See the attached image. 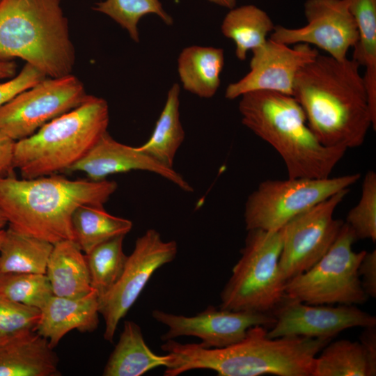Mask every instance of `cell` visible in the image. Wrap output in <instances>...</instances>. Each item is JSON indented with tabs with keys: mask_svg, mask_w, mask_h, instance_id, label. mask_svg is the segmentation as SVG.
I'll list each match as a JSON object with an SVG mask.
<instances>
[{
	"mask_svg": "<svg viewBox=\"0 0 376 376\" xmlns=\"http://www.w3.org/2000/svg\"><path fill=\"white\" fill-rule=\"evenodd\" d=\"M4 231H5V230H3V229L0 230V245H1V243L3 237Z\"/></svg>",
	"mask_w": 376,
	"mask_h": 376,
	"instance_id": "cell-42",
	"label": "cell"
},
{
	"mask_svg": "<svg viewBox=\"0 0 376 376\" xmlns=\"http://www.w3.org/2000/svg\"><path fill=\"white\" fill-rule=\"evenodd\" d=\"M45 274L56 296L78 297L93 290L85 254L73 240L54 244Z\"/></svg>",
	"mask_w": 376,
	"mask_h": 376,
	"instance_id": "cell-20",
	"label": "cell"
},
{
	"mask_svg": "<svg viewBox=\"0 0 376 376\" xmlns=\"http://www.w3.org/2000/svg\"><path fill=\"white\" fill-rule=\"evenodd\" d=\"M229 10L222 21L221 31L235 42L236 57L244 61L249 50L265 43L267 35L275 26L268 14L254 5Z\"/></svg>",
	"mask_w": 376,
	"mask_h": 376,
	"instance_id": "cell-26",
	"label": "cell"
},
{
	"mask_svg": "<svg viewBox=\"0 0 376 376\" xmlns=\"http://www.w3.org/2000/svg\"><path fill=\"white\" fill-rule=\"evenodd\" d=\"M17 65L12 61H0V80L11 79L15 76Z\"/></svg>",
	"mask_w": 376,
	"mask_h": 376,
	"instance_id": "cell-38",
	"label": "cell"
},
{
	"mask_svg": "<svg viewBox=\"0 0 376 376\" xmlns=\"http://www.w3.org/2000/svg\"><path fill=\"white\" fill-rule=\"evenodd\" d=\"M281 230H248L241 257L221 293L219 308L272 314L285 298L279 261Z\"/></svg>",
	"mask_w": 376,
	"mask_h": 376,
	"instance_id": "cell-7",
	"label": "cell"
},
{
	"mask_svg": "<svg viewBox=\"0 0 376 376\" xmlns=\"http://www.w3.org/2000/svg\"><path fill=\"white\" fill-rule=\"evenodd\" d=\"M178 84L168 91L163 109L149 139L136 147L162 164L173 168L175 155L185 139V131L180 119Z\"/></svg>",
	"mask_w": 376,
	"mask_h": 376,
	"instance_id": "cell-25",
	"label": "cell"
},
{
	"mask_svg": "<svg viewBox=\"0 0 376 376\" xmlns=\"http://www.w3.org/2000/svg\"><path fill=\"white\" fill-rule=\"evenodd\" d=\"M0 1H1V0H0Z\"/></svg>",
	"mask_w": 376,
	"mask_h": 376,
	"instance_id": "cell-43",
	"label": "cell"
},
{
	"mask_svg": "<svg viewBox=\"0 0 376 376\" xmlns=\"http://www.w3.org/2000/svg\"><path fill=\"white\" fill-rule=\"evenodd\" d=\"M359 68L352 58L340 61L318 54L296 76L292 96L325 146L357 148L363 143L370 127L375 130Z\"/></svg>",
	"mask_w": 376,
	"mask_h": 376,
	"instance_id": "cell-1",
	"label": "cell"
},
{
	"mask_svg": "<svg viewBox=\"0 0 376 376\" xmlns=\"http://www.w3.org/2000/svg\"><path fill=\"white\" fill-rule=\"evenodd\" d=\"M99 299L93 290L81 297L53 295L40 309L36 331L54 348L69 331L92 332L99 324Z\"/></svg>",
	"mask_w": 376,
	"mask_h": 376,
	"instance_id": "cell-18",
	"label": "cell"
},
{
	"mask_svg": "<svg viewBox=\"0 0 376 376\" xmlns=\"http://www.w3.org/2000/svg\"><path fill=\"white\" fill-rule=\"evenodd\" d=\"M36 331L10 338L0 345V376H58V358Z\"/></svg>",
	"mask_w": 376,
	"mask_h": 376,
	"instance_id": "cell-19",
	"label": "cell"
},
{
	"mask_svg": "<svg viewBox=\"0 0 376 376\" xmlns=\"http://www.w3.org/2000/svg\"><path fill=\"white\" fill-rule=\"evenodd\" d=\"M359 173L326 178L267 180L248 197L244 207L247 230H280L288 221L360 178Z\"/></svg>",
	"mask_w": 376,
	"mask_h": 376,
	"instance_id": "cell-9",
	"label": "cell"
},
{
	"mask_svg": "<svg viewBox=\"0 0 376 376\" xmlns=\"http://www.w3.org/2000/svg\"><path fill=\"white\" fill-rule=\"evenodd\" d=\"M15 141L0 132V177L13 174Z\"/></svg>",
	"mask_w": 376,
	"mask_h": 376,
	"instance_id": "cell-36",
	"label": "cell"
},
{
	"mask_svg": "<svg viewBox=\"0 0 376 376\" xmlns=\"http://www.w3.org/2000/svg\"><path fill=\"white\" fill-rule=\"evenodd\" d=\"M45 78L43 73L26 63L18 75L0 84V107Z\"/></svg>",
	"mask_w": 376,
	"mask_h": 376,
	"instance_id": "cell-34",
	"label": "cell"
},
{
	"mask_svg": "<svg viewBox=\"0 0 376 376\" xmlns=\"http://www.w3.org/2000/svg\"><path fill=\"white\" fill-rule=\"evenodd\" d=\"M169 354L159 356L146 345L140 327L125 321L119 340L103 370L104 376H140L159 366L166 367Z\"/></svg>",
	"mask_w": 376,
	"mask_h": 376,
	"instance_id": "cell-21",
	"label": "cell"
},
{
	"mask_svg": "<svg viewBox=\"0 0 376 376\" xmlns=\"http://www.w3.org/2000/svg\"><path fill=\"white\" fill-rule=\"evenodd\" d=\"M109 123L107 101L88 95L78 107L15 141L13 168L23 178L68 171L107 132Z\"/></svg>",
	"mask_w": 376,
	"mask_h": 376,
	"instance_id": "cell-6",
	"label": "cell"
},
{
	"mask_svg": "<svg viewBox=\"0 0 376 376\" xmlns=\"http://www.w3.org/2000/svg\"><path fill=\"white\" fill-rule=\"evenodd\" d=\"M210 3H214L219 6L231 9L235 7L236 0H207Z\"/></svg>",
	"mask_w": 376,
	"mask_h": 376,
	"instance_id": "cell-39",
	"label": "cell"
},
{
	"mask_svg": "<svg viewBox=\"0 0 376 376\" xmlns=\"http://www.w3.org/2000/svg\"><path fill=\"white\" fill-rule=\"evenodd\" d=\"M363 345L370 361L376 365V331L375 326L364 327L360 336Z\"/></svg>",
	"mask_w": 376,
	"mask_h": 376,
	"instance_id": "cell-37",
	"label": "cell"
},
{
	"mask_svg": "<svg viewBox=\"0 0 376 376\" xmlns=\"http://www.w3.org/2000/svg\"><path fill=\"white\" fill-rule=\"evenodd\" d=\"M93 9L115 21L135 42H139L138 24L143 17L152 14L166 25H172L173 22L159 0H103L96 3Z\"/></svg>",
	"mask_w": 376,
	"mask_h": 376,
	"instance_id": "cell-30",
	"label": "cell"
},
{
	"mask_svg": "<svg viewBox=\"0 0 376 376\" xmlns=\"http://www.w3.org/2000/svg\"><path fill=\"white\" fill-rule=\"evenodd\" d=\"M251 52L249 72L240 80L228 85L226 98L234 100L255 91L292 95L297 73L319 54L308 44L298 43L291 47L270 38Z\"/></svg>",
	"mask_w": 376,
	"mask_h": 376,
	"instance_id": "cell-14",
	"label": "cell"
},
{
	"mask_svg": "<svg viewBox=\"0 0 376 376\" xmlns=\"http://www.w3.org/2000/svg\"><path fill=\"white\" fill-rule=\"evenodd\" d=\"M40 310L0 298V336L12 337L26 331H36Z\"/></svg>",
	"mask_w": 376,
	"mask_h": 376,
	"instance_id": "cell-33",
	"label": "cell"
},
{
	"mask_svg": "<svg viewBox=\"0 0 376 376\" xmlns=\"http://www.w3.org/2000/svg\"><path fill=\"white\" fill-rule=\"evenodd\" d=\"M145 171L162 176L182 191L191 192V185L173 168L168 167L136 147L120 143L106 132L68 171L82 172L90 180H102L112 174Z\"/></svg>",
	"mask_w": 376,
	"mask_h": 376,
	"instance_id": "cell-17",
	"label": "cell"
},
{
	"mask_svg": "<svg viewBox=\"0 0 376 376\" xmlns=\"http://www.w3.org/2000/svg\"><path fill=\"white\" fill-rule=\"evenodd\" d=\"M345 223L352 228L357 240H376V173L365 175L360 199L348 212Z\"/></svg>",
	"mask_w": 376,
	"mask_h": 376,
	"instance_id": "cell-32",
	"label": "cell"
},
{
	"mask_svg": "<svg viewBox=\"0 0 376 376\" xmlns=\"http://www.w3.org/2000/svg\"><path fill=\"white\" fill-rule=\"evenodd\" d=\"M350 189L342 190L288 221L281 230L279 266L286 283L313 266L329 249L343 224L334 214Z\"/></svg>",
	"mask_w": 376,
	"mask_h": 376,
	"instance_id": "cell-11",
	"label": "cell"
},
{
	"mask_svg": "<svg viewBox=\"0 0 376 376\" xmlns=\"http://www.w3.org/2000/svg\"><path fill=\"white\" fill-rule=\"evenodd\" d=\"M307 24L300 28L275 26L269 38L285 45H313L337 59L344 60L358 40L356 22L346 0H307Z\"/></svg>",
	"mask_w": 376,
	"mask_h": 376,
	"instance_id": "cell-13",
	"label": "cell"
},
{
	"mask_svg": "<svg viewBox=\"0 0 376 376\" xmlns=\"http://www.w3.org/2000/svg\"><path fill=\"white\" fill-rule=\"evenodd\" d=\"M73 241L84 254L113 237L125 235L132 228V222L107 212L104 206L84 205L72 216Z\"/></svg>",
	"mask_w": 376,
	"mask_h": 376,
	"instance_id": "cell-27",
	"label": "cell"
},
{
	"mask_svg": "<svg viewBox=\"0 0 376 376\" xmlns=\"http://www.w3.org/2000/svg\"><path fill=\"white\" fill-rule=\"evenodd\" d=\"M178 73L183 88L201 98H211L220 86L224 65L221 48L193 45L178 58Z\"/></svg>",
	"mask_w": 376,
	"mask_h": 376,
	"instance_id": "cell-22",
	"label": "cell"
},
{
	"mask_svg": "<svg viewBox=\"0 0 376 376\" xmlns=\"http://www.w3.org/2000/svg\"><path fill=\"white\" fill-rule=\"evenodd\" d=\"M53 246L8 225L0 245V272L45 274Z\"/></svg>",
	"mask_w": 376,
	"mask_h": 376,
	"instance_id": "cell-24",
	"label": "cell"
},
{
	"mask_svg": "<svg viewBox=\"0 0 376 376\" xmlns=\"http://www.w3.org/2000/svg\"><path fill=\"white\" fill-rule=\"evenodd\" d=\"M316 357L312 376H373L376 365L360 342L340 340L328 343Z\"/></svg>",
	"mask_w": 376,
	"mask_h": 376,
	"instance_id": "cell-28",
	"label": "cell"
},
{
	"mask_svg": "<svg viewBox=\"0 0 376 376\" xmlns=\"http://www.w3.org/2000/svg\"><path fill=\"white\" fill-rule=\"evenodd\" d=\"M11 337L0 336V345L7 341Z\"/></svg>",
	"mask_w": 376,
	"mask_h": 376,
	"instance_id": "cell-41",
	"label": "cell"
},
{
	"mask_svg": "<svg viewBox=\"0 0 376 376\" xmlns=\"http://www.w3.org/2000/svg\"><path fill=\"white\" fill-rule=\"evenodd\" d=\"M358 273L363 290L369 297H376V251H366L361 260Z\"/></svg>",
	"mask_w": 376,
	"mask_h": 376,
	"instance_id": "cell-35",
	"label": "cell"
},
{
	"mask_svg": "<svg viewBox=\"0 0 376 376\" xmlns=\"http://www.w3.org/2000/svg\"><path fill=\"white\" fill-rule=\"evenodd\" d=\"M175 241H164L155 229L138 237L128 256L124 271L111 289L99 299V313L104 320V338L112 342L120 320L139 297L155 272L174 260Z\"/></svg>",
	"mask_w": 376,
	"mask_h": 376,
	"instance_id": "cell-12",
	"label": "cell"
},
{
	"mask_svg": "<svg viewBox=\"0 0 376 376\" xmlns=\"http://www.w3.org/2000/svg\"><path fill=\"white\" fill-rule=\"evenodd\" d=\"M240 97L238 109L242 123L276 150L289 178L330 177L347 150L322 144L293 96L255 91Z\"/></svg>",
	"mask_w": 376,
	"mask_h": 376,
	"instance_id": "cell-4",
	"label": "cell"
},
{
	"mask_svg": "<svg viewBox=\"0 0 376 376\" xmlns=\"http://www.w3.org/2000/svg\"><path fill=\"white\" fill-rule=\"evenodd\" d=\"M124 237L107 240L85 254L91 285L98 297L111 289L124 271L128 258L123 249Z\"/></svg>",
	"mask_w": 376,
	"mask_h": 376,
	"instance_id": "cell-29",
	"label": "cell"
},
{
	"mask_svg": "<svg viewBox=\"0 0 376 376\" xmlns=\"http://www.w3.org/2000/svg\"><path fill=\"white\" fill-rule=\"evenodd\" d=\"M115 181L70 180L52 174L34 178L0 177V210L8 224L52 244L73 240L72 216L84 205L104 206Z\"/></svg>",
	"mask_w": 376,
	"mask_h": 376,
	"instance_id": "cell-3",
	"label": "cell"
},
{
	"mask_svg": "<svg viewBox=\"0 0 376 376\" xmlns=\"http://www.w3.org/2000/svg\"><path fill=\"white\" fill-rule=\"evenodd\" d=\"M358 31L352 59L365 68L363 79L376 125V0H346Z\"/></svg>",
	"mask_w": 376,
	"mask_h": 376,
	"instance_id": "cell-23",
	"label": "cell"
},
{
	"mask_svg": "<svg viewBox=\"0 0 376 376\" xmlns=\"http://www.w3.org/2000/svg\"><path fill=\"white\" fill-rule=\"evenodd\" d=\"M8 224L7 219L6 218L3 213L0 210V230L3 229V228Z\"/></svg>",
	"mask_w": 376,
	"mask_h": 376,
	"instance_id": "cell-40",
	"label": "cell"
},
{
	"mask_svg": "<svg viewBox=\"0 0 376 376\" xmlns=\"http://www.w3.org/2000/svg\"><path fill=\"white\" fill-rule=\"evenodd\" d=\"M53 295L45 274L0 272V298L40 310Z\"/></svg>",
	"mask_w": 376,
	"mask_h": 376,
	"instance_id": "cell-31",
	"label": "cell"
},
{
	"mask_svg": "<svg viewBox=\"0 0 376 376\" xmlns=\"http://www.w3.org/2000/svg\"><path fill=\"white\" fill-rule=\"evenodd\" d=\"M264 326L249 328L240 341L219 348L167 340L161 348L171 356L164 375L209 369L219 376H312L318 354L331 338L302 336L270 338Z\"/></svg>",
	"mask_w": 376,
	"mask_h": 376,
	"instance_id": "cell-2",
	"label": "cell"
},
{
	"mask_svg": "<svg viewBox=\"0 0 376 376\" xmlns=\"http://www.w3.org/2000/svg\"><path fill=\"white\" fill-rule=\"evenodd\" d=\"M356 240L353 230L344 222L327 252L308 270L285 283V295L308 304L365 303L368 297L358 268L366 251H354Z\"/></svg>",
	"mask_w": 376,
	"mask_h": 376,
	"instance_id": "cell-8",
	"label": "cell"
},
{
	"mask_svg": "<svg viewBox=\"0 0 376 376\" xmlns=\"http://www.w3.org/2000/svg\"><path fill=\"white\" fill-rule=\"evenodd\" d=\"M275 322L267 331L270 338L302 336L332 338L339 332L354 327L376 325L375 316L354 305L304 304L287 295L273 311Z\"/></svg>",
	"mask_w": 376,
	"mask_h": 376,
	"instance_id": "cell-16",
	"label": "cell"
},
{
	"mask_svg": "<svg viewBox=\"0 0 376 376\" xmlns=\"http://www.w3.org/2000/svg\"><path fill=\"white\" fill-rule=\"evenodd\" d=\"M88 95L72 74L46 77L0 107V132L15 141L25 139L80 105Z\"/></svg>",
	"mask_w": 376,
	"mask_h": 376,
	"instance_id": "cell-10",
	"label": "cell"
},
{
	"mask_svg": "<svg viewBox=\"0 0 376 376\" xmlns=\"http://www.w3.org/2000/svg\"><path fill=\"white\" fill-rule=\"evenodd\" d=\"M152 315L169 329L162 336V340L183 336H195L201 340L198 344L206 348H219L236 343L245 337L251 327L273 325L276 321L270 313L217 309L213 306L191 317L157 309L152 311Z\"/></svg>",
	"mask_w": 376,
	"mask_h": 376,
	"instance_id": "cell-15",
	"label": "cell"
},
{
	"mask_svg": "<svg viewBox=\"0 0 376 376\" xmlns=\"http://www.w3.org/2000/svg\"><path fill=\"white\" fill-rule=\"evenodd\" d=\"M61 0H1L0 61L20 58L46 77L71 74L75 50Z\"/></svg>",
	"mask_w": 376,
	"mask_h": 376,
	"instance_id": "cell-5",
	"label": "cell"
}]
</instances>
